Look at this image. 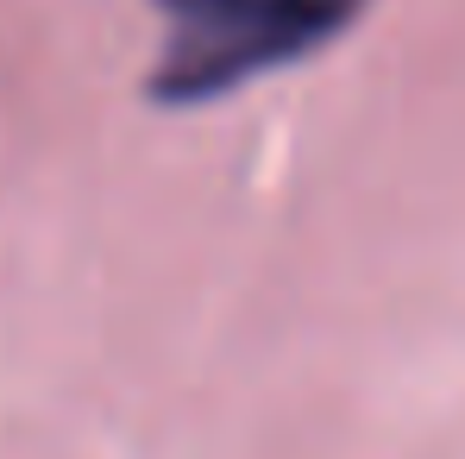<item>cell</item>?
Here are the masks:
<instances>
[{
  "mask_svg": "<svg viewBox=\"0 0 465 459\" xmlns=\"http://www.w3.org/2000/svg\"><path fill=\"white\" fill-rule=\"evenodd\" d=\"M163 13V51L152 101L202 107L245 82L290 70L359 25L371 0H152Z\"/></svg>",
  "mask_w": 465,
  "mask_h": 459,
  "instance_id": "cell-1",
  "label": "cell"
}]
</instances>
